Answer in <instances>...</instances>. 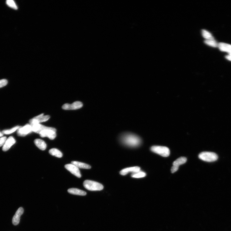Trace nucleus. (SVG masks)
<instances>
[{"label": "nucleus", "instance_id": "4468645a", "mask_svg": "<svg viewBox=\"0 0 231 231\" xmlns=\"http://www.w3.org/2000/svg\"><path fill=\"white\" fill-rule=\"evenodd\" d=\"M218 47L220 51L227 52L231 55V45L223 43H219Z\"/></svg>", "mask_w": 231, "mask_h": 231}, {"label": "nucleus", "instance_id": "ddd939ff", "mask_svg": "<svg viewBox=\"0 0 231 231\" xmlns=\"http://www.w3.org/2000/svg\"><path fill=\"white\" fill-rule=\"evenodd\" d=\"M140 167L136 166L127 168L123 169L120 172L121 175L124 176L130 172L132 173L140 171Z\"/></svg>", "mask_w": 231, "mask_h": 231}, {"label": "nucleus", "instance_id": "0eeeda50", "mask_svg": "<svg viewBox=\"0 0 231 231\" xmlns=\"http://www.w3.org/2000/svg\"><path fill=\"white\" fill-rule=\"evenodd\" d=\"M30 125L32 127V131L38 133H39L41 131L44 130H51L56 131L55 128L45 127L39 124V123L30 124Z\"/></svg>", "mask_w": 231, "mask_h": 231}, {"label": "nucleus", "instance_id": "5701e85b", "mask_svg": "<svg viewBox=\"0 0 231 231\" xmlns=\"http://www.w3.org/2000/svg\"><path fill=\"white\" fill-rule=\"evenodd\" d=\"M19 127V126H17L12 128L11 129L5 130L2 131V133H3V134L5 135H9L11 134V133H12L16 130H18Z\"/></svg>", "mask_w": 231, "mask_h": 231}, {"label": "nucleus", "instance_id": "7ed1b4c3", "mask_svg": "<svg viewBox=\"0 0 231 231\" xmlns=\"http://www.w3.org/2000/svg\"><path fill=\"white\" fill-rule=\"evenodd\" d=\"M198 157L201 160L209 162L216 161L218 159V156L216 153L210 152H202L199 154Z\"/></svg>", "mask_w": 231, "mask_h": 231}, {"label": "nucleus", "instance_id": "f03ea898", "mask_svg": "<svg viewBox=\"0 0 231 231\" xmlns=\"http://www.w3.org/2000/svg\"><path fill=\"white\" fill-rule=\"evenodd\" d=\"M83 185L86 189L91 191H101L104 189V186L101 184L88 180L84 181Z\"/></svg>", "mask_w": 231, "mask_h": 231}, {"label": "nucleus", "instance_id": "bb28decb", "mask_svg": "<svg viewBox=\"0 0 231 231\" xmlns=\"http://www.w3.org/2000/svg\"><path fill=\"white\" fill-rule=\"evenodd\" d=\"M179 167L173 166L171 168V172L172 173H174V172H176V171H177L178 170V169Z\"/></svg>", "mask_w": 231, "mask_h": 231}, {"label": "nucleus", "instance_id": "412c9836", "mask_svg": "<svg viewBox=\"0 0 231 231\" xmlns=\"http://www.w3.org/2000/svg\"><path fill=\"white\" fill-rule=\"evenodd\" d=\"M204 43L205 44L211 47L216 48L218 47L219 43L214 39L212 40H204Z\"/></svg>", "mask_w": 231, "mask_h": 231}, {"label": "nucleus", "instance_id": "a878e982", "mask_svg": "<svg viewBox=\"0 0 231 231\" xmlns=\"http://www.w3.org/2000/svg\"><path fill=\"white\" fill-rule=\"evenodd\" d=\"M7 140V137L5 136H3L0 138V147L4 146Z\"/></svg>", "mask_w": 231, "mask_h": 231}, {"label": "nucleus", "instance_id": "9b49d317", "mask_svg": "<svg viewBox=\"0 0 231 231\" xmlns=\"http://www.w3.org/2000/svg\"><path fill=\"white\" fill-rule=\"evenodd\" d=\"M24 212V209L20 207L15 213L12 219V223L14 225H17L20 222L21 216L23 214Z\"/></svg>", "mask_w": 231, "mask_h": 231}, {"label": "nucleus", "instance_id": "aec40b11", "mask_svg": "<svg viewBox=\"0 0 231 231\" xmlns=\"http://www.w3.org/2000/svg\"><path fill=\"white\" fill-rule=\"evenodd\" d=\"M202 33L203 37L206 40H212L214 39L211 34L207 31V30H203L202 31Z\"/></svg>", "mask_w": 231, "mask_h": 231}, {"label": "nucleus", "instance_id": "b1692460", "mask_svg": "<svg viewBox=\"0 0 231 231\" xmlns=\"http://www.w3.org/2000/svg\"><path fill=\"white\" fill-rule=\"evenodd\" d=\"M6 4L10 8L15 10H17L18 9L16 4L13 0H7L6 1Z\"/></svg>", "mask_w": 231, "mask_h": 231}, {"label": "nucleus", "instance_id": "f3484780", "mask_svg": "<svg viewBox=\"0 0 231 231\" xmlns=\"http://www.w3.org/2000/svg\"><path fill=\"white\" fill-rule=\"evenodd\" d=\"M71 164H74L79 168L89 169L91 168L88 164L77 161L72 162Z\"/></svg>", "mask_w": 231, "mask_h": 231}, {"label": "nucleus", "instance_id": "2eb2a0df", "mask_svg": "<svg viewBox=\"0 0 231 231\" xmlns=\"http://www.w3.org/2000/svg\"><path fill=\"white\" fill-rule=\"evenodd\" d=\"M35 145L37 146L40 150L43 151L46 149L47 145L45 142L43 140L39 139H37L34 141Z\"/></svg>", "mask_w": 231, "mask_h": 231}, {"label": "nucleus", "instance_id": "393cba45", "mask_svg": "<svg viewBox=\"0 0 231 231\" xmlns=\"http://www.w3.org/2000/svg\"><path fill=\"white\" fill-rule=\"evenodd\" d=\"M8 83V81L6 79H3L0 80V88L6 85Z\"/></svg>", "mask_w": 231, "mask_h": 231}, {"label": "nucleus", "instance_id": "39448f33", "mask_svg": "<svg viewBox=\"0 0 231 231\" xmlns=\"http://www.w3.org/2000/svg\"><path fill=\"white\" fill-rule=\"evenodd\" d=\"M17 130L18 135L20 136H24L32 131V127L29 124L23 127H20Z\"/></svg>", "mask_w": 231, "mask_h": 231}, {"label": "nucleus", "instance_id": "4be33fe9", "mask_svg": "<svg viewBox=\"0 0 231 231\" xmlns=\"http://www.w3.org/2000/svg\"><path fill=\"white\" fill-rule=\"evenodd\" d=\"M146 176V173L140 170V171L132 173L131 176L133 178H140L144 177Z\"/></svg>", "mask_w": 231, "mask_h": 231}, {"label": "nucleus", "instance_id": "dca6fc26", "mask_svg": "<svg viewBox=\"0 0 231 231\" xmlns=\"http://www.w3.org/2000/svg\"><path fill=\"white\" fill-rule=\"evenodd\" d=\"M68 192L71 194L85 196L86 193L82 190L76 188H71L68 190Z\"/></svg>", "mask_w": 231, "mask_h": 231}, {"label": "nucleus", "instance_id": "c85d7f7f", "mask_svg": "<svg viewBox=\"0 0 231 231\" xmlns=\"http://www.w3.org/2000/svg\"><path fill=\"white\" fill-rule=\"evenodd\" d=\"M3 136V134L2 132H0V137H2Z\"/></svg>", "mask_w": 231, "mask_h": 231}, {"label": "nucleus", "instance_id": "6ab92c4d", "mask_svg": "<svg viewBox=\"0 0 231 231\" xmlns=\"http://www.w3.org/2000/svg\"><path fill=\"white\" fill-rule=\"evenodd\" d=\"M49 153L51 155L59 158H61L63 156V154L60 151L56 148L51 149L49 151Z\"/></svg>", "mask_w": 231, "mask_h": 231}, {"label": "nucleus", "instance_id": "9d476101", "mask_svg": "<svg viewBox=\"0 0 231 231\" xmlns=\"http://www.w3.org/2000/svg\"><path fill=\"white\" fill-rule=\"evenodd\" d=\"M42 137H48L51 140H53L56 136V131L51 130H44L39 133Z\"/></svg>", "mask_w": 231, "mask_h": 231}, {"label": "nucleus", "instance_id": "a211bd4d", "mask_svg": "<svg viewBox=\"0 0 231 231\" xmlns=\"http://www.w3.org/2000/svg\"><path fill=\"white\" fill-rule=\"evenodd\" d=\"M187 161L186 158L183 157H180L175 161L173 163V166H176L178 167L180 165L185 163Z\"/></svg>", "mask_w": 231, "mask_h": 231}, {"label": "nucleus", "instance_id": "20e7f679", "mask_svg": "<svg viewBox=\"0 0 231 231\" xmlns=\"http://www.w3.org/2000/svg\"><path fill=\"white\" fill-rule=\"evenodd\" d=\"M151 150L152 152L163 157H168L170 155V150L165 146H153L151 147Z\"/></svg>", "mask_w": 231, "mask_h": 231}, {"label": "nucleus", "instance_id": "423d86ee", "mask_svg": "<svg viewBox=\"0 0 231 231\" xmlns=\"http://www.w3.org/2000/svg\"><path fill=\"white\" fill-rule=\"evenodd\" d=\"M65 167L76 177L79 178L81 177V174L79 168L74 164H67L65 166Z\"/></svg>", "mask_w": 231, "mask_h": 231}, {"label": "nucleus", "instance_id": "f8f14e48", "mask_svg": "<svg viewBox=\"0 0 231 231\" xmlns=\"http://www.w3.org/2000/svg\"><path fill=\"white\" fill-rule=\"evenodd\" d=\"M15 143H16V141L13 137H9L7 139L3 146L2 150L4 152L8 151Z\"/></svg>", "mask_w": 231, "mask_h": 231}, {"label": "nucleus", "instance_id": "cd10ccee", "mask_svg": "<svg viewBox=\"0 0 231 231\" xmlns=\"http://www.w3.org/2000/svg\"><path fill=\"white\" fill-rule=\"evenodd\" d=\"M225 58L231 61V55H228L225 56Z\"/></svg>", "mask_w": 231, "mask_h": 231}, {"label": "nucleus", "instance_id": "6e6552de", "mask_svg": "<svg viewBox=\"0 0 231 231\" xmlns=\"http://www.w3.org/2000/svg\"><path fill=\"white\" fill-rule=\"evenodd\" d=\"M83 106V104L82 102L76 101L71 104H65L63 105L62 108L63 109L65 110H77L81 108Z\"/></svg>", "mask_w": 231, "mask_h": 231}, {"label": "nucleus", "instance_id": "1a4fd4ad", "mask_svg": "<svg viewBox=\"0 0 231 231\" xmlns=\"http://www.w3.org/2000/svg\"><path fill=\"white\" fill-rule=\"evenodd\" d=\"M50 118L49 115L43 116V114H41L37 117H35L29 121L30 124H37L40 122L47 121Z\"/></svg>", "mask_w": 231, "mask_h": 231}, {"label": "nucleus", "instance_id": "f257e3e1", "mask_svg": "<svg viewBox=\"0 0 231 231\" xmlns=\"http://www.w3.org/2000/svg\"><path fill=\"white\" fill-rule=\"evenodd\" d=\"M120 138L122 143L128 146L136 147L139 146L141 143L140 138L131 133H125L121 136Z\"/></svg>", "mask_w": 231, "mask_h": 231}]
</instances>
